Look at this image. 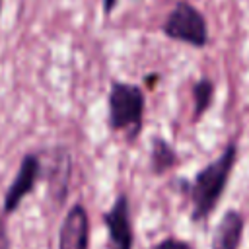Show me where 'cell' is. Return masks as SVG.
Masks as SVG:
<instances>
[{
    "label": "cell",
    "mask_w": 249,
    "mask_h": 249,
    "mask_svg": "<svg viewBox=\"0 0 249 249\" xmlns=\"http://www.w3.org/2000/svg\"><path fill=\"white\" fill-rule=\"evenodd\" d=\"M237 161V144L230 142L216 160L208 161L198 173L185 183V193L189 196L191 212L189 218L195 224H202L216 210L222 195L226 193L228 181Z\"/></svg>",
    "instance_id": "obj_1"
},
{
    "label": "cell",
    "mask_w": 249,
    "mask_h": 249,
    "mask_svg": "<svg viewBox=\"0 0 249 249\" xmlns=\"http://www.w3.org/2000/svg\"><path fill=\"white\" fill-rule=\"evenodd\" d=\"M144 107L146 97L138 86L126 82H113L107 97L109 128L113 132H123L128 142H134V138L142 130Z\"/></svg>",
    "instance_id": "obj_2"
},
{
    "label": "cell",
    "mask_w": 249,
    "mask_h": 249,
    "mask_svg": "<svg viewBox=\"0 0 249 249\" xmlns=\"http://www.w3.org/2000/svg\"><path fill=\"white\" fill-rule=\"evenodd\" d=\"M163 33L173 41H181L198 49L208 43V27L202 14L187 2L173 6L163 23Z\"/></svg>",
    "instance_id": "obj_3"
},
{
    "label": "cell",
    "mask_w": 249,
    "mask_h": 249,
    "mask_svg": "<svg viewBox=\"0 0 249 249\" xmlns=\"http://www.w3.org/2000/svg\"><path fill=\"white\" fill-rule=\"evenodd\" d=\"M43 177V163H41V158L37 154H25L21 160H19V165H18V171L4 195V202H2V214L10 216L14 214L19 204L23 202V198H27L35 187H37V181Z\"/></svg>",
    "instance_id": "obj_4"
},
{
    "label": "cell",
    "mask_w": 249,
    "mask_h": 249,
    "mask_svg": "<svg viewBox=\"0 0 249 249\" xmlns=\"http://www.w3.org/2000/svg\"><path fill=\"white\" fill-rule=\"evenodd\" d=\"M107 228V249H132L134 228L130 218V202L126 193H121L113 206L101 214Z\"/></svg>",
    "instance_id": "obj_5"
},
{
    "label": "cell",
    "mask_w": 249,
    "mask_h": 249,
    "mask_svg": "<svg viewBox=\"0 0 249 249\" xmlns=\"http://www.w3.org/2000/svg\"><path fill=\"white\" fill-rule=\"evenodd\" d=\"M58 249H89V214L82 202L66 210L58 230Z\"/></svg>",
    "instance_id": "obj_6"
},
{
    "label": "cell",
    "mask_w": 249,
    "mask_h": 249,
    "mask_svg": "<svg viewBox=\"0 0 249 249\" xmlns=\"http://www.w3.org/2000/svg\"><path fill=\"white\" fill-rule=\"evenodd\" d=\"M43 177L47 181V191L51 200L56 202V206H62L68 196V187L72 179V156L64 148H54L47 171H43Z\"/></svg>",
    "instance_id": "obj_7"
},
{
    "label": "cell",
    "mask_w": 249,
    "mask_h": 249,
    "mask_svg": "<svg viewBox=\"0 0 249 249\" xmlns=\"http://www.w3.org/2000/svg\"><path fill=\"white\" fill-rule=\"evenodd\" d=\"M245 231V218L239 210H226L214 228L210 249H239Z\"/></svg>",
    "instance_id": "obj_8"
},
{
    "label": "cell",
    "mask_w": 249,
    "mask_h": 249,
    "mask_svg": "<svg viewBox=\"0 0 249 249\" xmlns=\"http://www.w3.org/2000/svg\"><path fill=\"white\" fill-rule=\"evenodd\" d=\"M179 161L175 148L161 136H154L150 144V171L154 175H163L165 171L173 169Z\"/></svg>",
    "instance_id": "obj_9"
},
{
    "label": "cell",
    "mask_w": 249,
    "mask_h": 249,
    "mask_svg": "<svg viewBox=\"0 0 249 249\" xmlns=\"http://www.w3.org/2000/svg\"><path fill=\"white\" fill-rule=\"evenodd\" d=\"M214 82L208 80V78H200L198 82H195L193 86V119L198 121L202 119V115L212 107V101H214Z\"/></svg>",
    "instance_id": "obj_10"
},
{
    "label": "cell",
    "mask_w": 249,
    "mask_h": 249,
    "mask_svg": "<svg viewBox=\"0 0 249 249\" xmlns=\"http://www.w3.org/2000/svg\"><path fill=\"white\" fill-rule=\"evenodd\" d=\"M150 249H195L189 241L179 239V237H165L161 241H158L156 245H152Z\"/></svg>",
    "instance_id": "obj_11"
},
{
    "label": "cell",
    "mask_w": 249,
    "mask_h": 249,
    "mask_svg": "<svg viewBox=\"0 0 249 249\" xmlns=\"http://www.w3.org/2000/svg\"><path fill=\"white\" fill-rule=\"evenodd\" d=\"M0 249H10V237H8V230H6L2 210H0Z\"/></svg>",
    "instance_id": "obj_12"
},
{
    "label": "cell",
    "mask_w": 249,
    "mask_h": 249,
    "mask_svg": "<svg viewBox=\"0 0 249 249\" xmlns=\"http://www.w3.org/2000/svg\"><path fill=\"white\" fill-rule=\"evenodd\" d=\"M115 6H117V0H103V10H105V14H111Z\"/></svg>",
    "instance_id": "obj_13"
},
{
    "label": "cell",
    "mask_w": 249,
    "mask_h": 249,
    "mask_svg": "<svg viewBox=\"0 0 249 249\" xmlns=\"http://www.w3.org/2000/svg\"><path fill=\"white\" fill-rule=\"evenodd\" d=\"M0 6H2V0H0Z\"/></svg>",
    "instance_id": "obj_14"
}]
</instances>
